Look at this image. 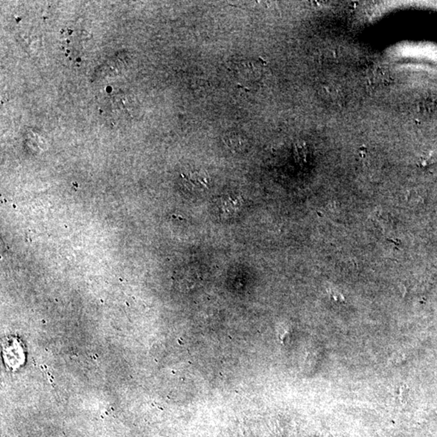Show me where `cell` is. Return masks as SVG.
Wrapping results in <instances>:
<instances>
[{
    "instance_id": "obj_1",
    "label": "cell",
    "mask_w": 437,
    "mask_h": 437,
    "mask_svg": "<svg viewBox=\"0 0 437 437\" xmlns=\"http://www.w3.org/2000/svg\"><path fill=\"white\" fill-rule=\"evenodd\" d=\"M237 78L244 83L259 81L263 73V64L257 60H244L235 69Z\"/></svg>"
},
{
    "instance_id": "obj_2",
    "label": "cell",
    "mask_w": 437,
    "mask_h": 437,
    "mask_svg": "<svg viewBox=\"0 0 437 437\" xmlns=\"http://www.w3.org/2000/svg\"><path fill=\"white\" fill-rule=\"evenodd\" d=\"M183 178L188 184L193 185L195 187H205V185L207 183L206 174L199 171H191L187 174H184Z\"/></svg>"
},
{
    "instance_id": "obj_3",
    "label": "cell",
    "mask_w": 437,
    "mask_h": 437,
    "mask_svg": "<svg viewBox=\"0 0 437 437\" xmlns=\"http://www.w3.org/2000/svg\"><path fill=\"white\" fill-rule=\"evenodd\" d=\"M294 154L298 162H306L307 157V147L306 143L303 142L296 143L294 146Z\"/></svg>"
},
{
    "instance_id": "obj_4",
    "label": "cell",
    "mask_w": 437,
    "mask_h": 437,
    "mask_svg": "<svg viewBox=\"0 0 437 437\" xmlns=\"http://www.w3.org/2000/svg\"><path fill=\"white\" fill-rule=\"evenodd\" d=\"M225 141L227 143V145L232 147H235V148L242 147L243 144L244 145V142H245L244 137L241 136V135L237 134V133H230V134L227 135L225 137Z\"/></svg>"
}]
</instances>
